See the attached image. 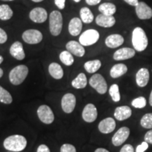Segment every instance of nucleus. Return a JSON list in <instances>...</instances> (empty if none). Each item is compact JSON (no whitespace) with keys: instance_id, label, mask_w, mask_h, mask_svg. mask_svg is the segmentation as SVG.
<instances>
[{"instance_id":"nucleus-1","label":"nucleus","mask_w":152,"mask_h":152,"mask_svg":"<svg viewBox=\"0 0 152 152\" xmlns=\"http://www.w3.org/2000/svg\"><path fill=\"white\" fill-rule=\"evenodd\" d=\"M26 146L27 140L25 137L20 134L11 135L6 138L4 141V147L9 151H21L26 149Z\"/></svg>"},{"instance_id":"nucleus-2","label":"nucleus","mask_w":152,"mask_h":152,"mask_svg":"<svg viewBox=\"0 0 152 152\" xmlns=\"http://www.w3.org/2000/svg\"><path fill=\"white\" fill-rule=\"evenodd\" d=\"M132 42L134 50L143 52L148 46V39L145 32L142 28H135L132 32Z\"/></svg>"},{"instance_id":"nucleus-3","label":"nucleus","mask_w":152,"mask_h":152,"mask_svg":"<svg viewBox=\"0 0 152 152\" xmlns=\"http://www.w3.org/2000/svg\"><path fill=\"white\" fill-rule=\"evenodd\" d=\"M28 75V68L25 65L14 67L9 73V80L14 85H19L23 83Z\"/></svg>"},{"instance_id":"nucleus-4","label":"nucleus","mask_w":152,"mask_h":152,"mask_svg":"<svg viewBox=\"0 0 152 152\" xmlns=\"http://www.w3.org/2000/svg\"><path fill=\"white\" fill-rule=\"evenodd\" d=\"M63 16L58 11H53L49 15V30L53 36H58L61 33Z\"/></svg>"},{"instance_id":"nucleus-5","label":"nucleus","mask_w":152,"mask_h":152,"mask_svg":"<svg viewBox=\"0 0 152 152\" xmlns=\"http://www.w3.org/2000/svg\"><path fill=\"white\" fill-rule=\"evenodd\" d=\"M99 36L97 30L94 29L87 30L80 36L79 42L84 47L91 46L99 40Z\"/></svg>"},{"instance_id":"nucleus-6","label":"nucleus","mask_w":152,"mask_h":152,"mask_svg":"<svg viewBox=\"0 0 152 152\" xmlns=\"http://www.w3.org/2000/svg\"><path fill=\"white\" fill-rule=\"evenodd\" d=\"M90 85L99 94H104L107 91V83L104 77L100 74H94L90 77L89 81Z\"/></svg>"},{"instance_id":"nucleus-7","label":"nucleus","mask_w":152,"mask_h":152,"mask_svg":"<svg viewBox=\"0 0 152 152\" xmlns=\"http://www.w3.org/2000/svg\"><path fill=\"white\" fill-rule=\"evenodd\" d=\"M22 39L25 42L29 45H37L42 40L43 35L39 30L29 29L23 32Z\"/></svg>"},{"instance_id":"nucleus-8","label":"nucleus","mask_w":152,"mask_h":152,"mask_svg":"<svg viewBox=\"0 0 152 152\" xmlns=\"http://www.w3.org/2000/svg\"><path fill=\"white\" fill-rule=\"evenodd\" d=\"M37 115L42 122L45 124H51L54 121V115L52 110L47 105H42L38 108Z\"/></svg>"},{"instance_id":"nucleus-9","label":"nucleus","mask_w":152,"mask_h":152,"mask_svg":"<svg viewBox=\"0 0 152 152\" xmlns=\"http://www.w3.org/2000/svg\"><path fill=\"white\" fill-rule=\"evenodd\" d=\"M76 105V98L75 95L68 93L64 95L61 99V107L63 111L66 113H71L75 109Z\"/></svg>"},{"instance_id":"nucleus-10","label":"nucleus","mask_w":152,"mask_h":152,"mask_svg":"<svg viewBox=\"0 0 152 152\" xmlns=\"http://www.w3.org/2000/svg\"><path fill=\"white\" fill-rule=\"evenodd\" d=\"M48 14L46 9L42 7H36L30 11L29 18L32 21L36 23H42L47 20Z\"/></svg>"},{"instance_id":"nucleus-11","label":"nucleus","mask_w":152,"mask_h":152,"mask_svg":"<svg viewBox=\"0 0 152 152\" xmlns=\"http://www.w3.org/2000/svg\"><path fill=\"white\" fill-rule=\"evenodd\" d=\"M130 129L127 127H122L115 133L112 137V143L115 147L122 145L130 135Z\"/></svg>"},{"instance_id":"nucleus-12","label":"nucleus","mask_w":152,"mask_h":152,"mask_svg":"<svg viewBox=\"0 0 152 152\" xmlns=\"http://www.w3.org/2000/svg\"><path fill=\"white\" fill-rule=\"evenodd\" d=\"M97 115V109L92 104H87L82 113V117L87 123H92L96 121Z\"/></svg>"},{"instance_id":"nucleus-13","label":"nucleus","mask_w":152,"mask_h":152,"mask_svg":"<svg viewBox=\"0 0 152 152\" xmlns=\"http://www.w3.org/2000/svg\"><path fill=\"white\" fill-rule=\"evenodd\" d=\"M137 16L141 20H147L152 17V10L147 4L141 1L135 7Z\"/></svg>"},{"instance_id":"nucleus-14","label":"nucleus","mask_w":152,"mask_h":152,"mask_svg":"<svg viewBox=\"0 0 152 152\" xmlns=\"http://www.w3.org/2000/svg\"><path fill=\"white\" fill-rule=\"evenodd\" d=\"M66 49L72 54L77 57H83L85 54L84 46H83L78 42L74 40L69 41L66 44Z\"/></svg>"},{"instance_id":"nucleus-15","label":"nucleus","mask_w":152,"mask_h":152,"mask_svg":"<svg viewBox=\"0 0 152 152\" xmlns=\"http://www.w3.org/2000/svg\"><path fill=\"white\" fill-rule=\"evenodd\" d=\"M9 52H10L11 56L17 60H23L26 57V54H25L22 43L18 41L15 42L11 45L10 49H9Z\"/></svg>"},{"instance_id":"nucleus-16","label":"nucleus","mask_w":152,"mask_h":152,"mask_svg":"<svg viewBox=\"0 0 152 152\" xmlns=\"http://www.w3.org/2000/svg\"><path fill=\"white\" fill-rule=\"evenodd\" d=\"M115 121L112 118H106L102 120L99 124V130L104 134H109L113 132L115 128Z\"/></svg>"},{"instance_id":"nucleus-17","label":"nucleus","mask_w":152,"mask_h":152,"mask_svg":"<svg viewBox=\"0 0 152 152\" xmlns=\"http://www.w3.org/2000/svg\"><path fill=\"white\" fill-rule=\"evenodd\" d=\"M135 55V51L132 48L125 47L120 49L114 53L113 59L116 61H123L132 58Z\"/></svg>"},{"instance_id":"nucleus-18","label":"nucleus","mask_w":152,"mask_h":152,"mask_svg":"<svg viewBox=\"0 0 152 152\" xmlns=\"http://www.w3.org/2000/svg\"><path fill=\"white\" fill-rule=\"evenodd\" d=\"M83 28V21L77 17L73 18L68 24V32L72 36H77L81 33Z\"/></svg>"},{"instance_id":"nucleus-19","label":"nucleus","mask_w":152,"mask_h":152,"mask_svg":"<svg viewBox=\"0 0 152 152\" xmlns=\"http://www.w3.org/2000/svg\"><path fill=\"white\" fill-rule=\"evenodd\" d=\"M124 42V38L119 34L110 35L105 39V44L108 47L111 49L116 48L122 45Z\"/></svg>"},{"instance_id":"nucleus-20","label":"nucleus","mask_w":152,"mask_h":152,"mask_svg":"<svg viewBox=\"0 0 152 152\" xmlns=\"http://www.w3.org/2000/svg\"><path fill=\"white\" fill-rule=\"evenodd\" d=\"M149 80V72L147 68H142L136 74V83L139 87H144Z\"/></svg>"},{"instance_id":"nucleus-21","label":"nucleus","mask_w":152,"mask_h":152,"mask_svg":"<svg viewBox=\"0 0 152 152\" xmlns=\"http://www.w3.org/2000/svg\"><path fill=\"white\" fill-rule=\"evenodd\" d=\"M96 23L103 28H111L115 23V19L113 16L99 14L96 18Z\"/></svg>"},{"instance_id":"nucleus-22","label":"nucleus","mask_w":152,"mask_h":152,"mask_svg":"<svg viewBox=\"0 0 152 152\" xmlns=\"http://www.w3.org/2000/svg\"><path fill=\"white\" fill-rule=\"evenodd\" d=\"M132 115V110L128 106L117 107L114 112V116L118 121H124L129 118Z\"/></svg>"},{"instance_id":"nucleus-23","label":"nucleus","mask_w":152,"mask_h":152,"mask_svg":"<svg viewBox=\"0 0 152 152\" xmlns=\"http://www.w3.org/2000/svg\"><path fill=\"white\" fill-rule=\"evenodd\" d=\"M49 73L53 78L60 80L64 77V70L57 63H52L49 66Z\"/></svg>"},{"instance_id":"nucleus-24","label":"nucleus","mask_w":152,"mask_h":152,"mask_svg":"<svg viewBox=\"0 0 152 152\" xmlns=\"http://www.w3.org/2000/svg\"><path fill=\"white\" fill-rule=\"evenodd\" d=\"M128 67L123 64H118L114 65L110 71V75L113 78H118L127 73Z\"/></svg>"},{"instance_id":"nucleus-25","label":"nucleus","mask_w":152,"mask_h":152,"mask_svg":"<svg viewBox=\"0 0 152 152\" xmlns=\"http://www.w3.org/2000/svg\"><path fill=\"white\" fill-rule=\"evenodd\" d=\"M72 86L75 89H83L87 86V80L86 75L83 73H80L75 79L72 81Z\"/></svg>"},{"instance_id":"nucleus-26","label":"nucleus","mask_w":152,"mask_h":152,"mask_svg":"<svg viewBox=\"0 0 152 152\" xmlns=\"http://www.w3.org/2000/svg\"><path fill=\"white\" fill-rule=\"evenodd\" d=\"M101 14L106 16H113L116 11V7L112 3H104L99 7Z\"/></svg>"},{"instance_id":"nucleus-27","label":"nucleus","mask_w":152,"mask_h":152,"mask_svg":"<svg viewBox=\"0 0 152 152\" xmlns=\"http://www.w3.org/2000/svg\"><path fill=\"white\" fill-rule=\"evenodd\" d=\"M102 66V63L99 60L88 61L84 64V68L87 73H96Z\"/></svg>"},{"instance_id":"nucleus-28","label":"nucleus","mask_w":152,"mask_h":152,"mask_svg":"<svg viewBox=\"0 0 152 152\" xmlns=\"http://www.w3.org/2000/svg\"><path fill=\"white\" fill-rule=\"evenodd\" d=\"M80 16L81 20L85 23H91L94 20V15L87 7H83L80 11Z\"/></svg>"},{"instance_id":"nucleus-29","label":"nucleus","mask_w":152,"mask_h":152,"mask_svg":"<svg viewBox=\"0 0 152 152\" xmlns=\"http://www.w3.org/2000/svg\"><path fill=\"white\" fill-rule=\"evenodd\" d=\"M13 12L11 7L7 4L0 5V19L1 20H8L12 18Z\"/></svg>"},{"instance_id":"nucleus-30","label":"nucleus","mask_w":152,"mask_h":152,"mask_svg":"<svg viewBox=\"0 0 152 152\" xmlns=\"http://www.w3.org/2000/svg\"><path fill=\"white\" fill-rule=\"evenodd\" d=\"M59 59L64 65L71 66L74 63V58L72 56V54L67 50L63 51L59 54Z\"/></svg>"},{"instance_id":"nucleus-31","label":"nucleus","mask_w":152,"mask_h":152,"mask_svg":"<svg viewBox=\"0 0 152 152\" xmlns=\"http://www.w3.org/2000/svg\"><path fill=\"white\" fill-rule=\"evenodd\" d=\"M12 102L13 98L10 93L0 86V102L5 104H10L12 103Z\"/></svg>"},{"instance_id":"nucleus-32","label":"nucleus","mask_w":152,"mask_h":152,"mask_svg":"<svg viewBox=\"0 0 152 152\" xmlns=\"http://www.w3.org/2000/svg\"><path fill=\"white\" fill-rule=\"evenodd\" d=\"M109 94L113 102H118L121 100V94H120L118 85L116 84L112 85L109 89Z\"/></svg>"},{"instance_id":"nucleus-33","label":"nucleus","mask_w":152,"mask_h":152,"mask_svg":"<svg viewBox=\"0 0 152 152\" xmlns=\"http://www.w3.org/2000/svg\"><path fill=\"white\" fill-rule=\"evenodd\" d=\"M140 124L144 128L152 129V113L145 114L142 118Z\"/></svg>"},{"instance_id":"nucleus-34","label":"nucleus","mask_w":152,"mask_h":152,"mask_svg":"<svg viewBox=\"0 0 152 152\" xmlns=\"http://www.w3.org/2000/svg\"><path fill=\"white\" fill-rule=\"evenodd\" d=\"M146 105H147V101L144 96H140V97L134 99L132 102V106L137 109H142L145 107Z\"/></svg>"},{"instance_id":"nucleus-35","label":"nucleus","mask_w":152,"mask_h":152,"mask_svg":"<svg viewBox=\"0 0 152 152\" xmlns=\"http://www.w3.org/2000/svg\"><path fill=\"white\" fill-rule=\"evenodd\" d=\"M60 152H76V149L72 144H64L61 147Z\"/></svg>"},{"instance_id":"nucleus-36","label":"nucleus","mask_w":152,"mask_h":152,"mask_svg":"<svg viewBox=\"0 0 152 152\" xmlns=\"http://www.w3.org/2000/svg\"><path fill=\"white\" fill-rule=\"evenodd\" d=\"M8 36L6 32L2 28H0V44H4L7 41Z\"/></svg>"},{"instance_id":"nucleus-37","label":"nucleus","mask_w":152,"mask_h":152,"mask_svg":"<svg viewBox=\"0 0 152 152\" xmlns=\"http://www.w3.org/2000/svg\"><path fill=\"white\" fill-rule=\"evenodd\" d=\"M148 143L146 142H143L140 145H138L136 149V152H144L148 149Z\"/></svg>"},{"instance_id":"nucleus-38","label":"nucleus","mask_w":152,"mask_h":152,"mask_svg":"<svg viewBox=\"0 0 152 152\" xmlns=\"http://www.w3.org/2000/svg\"><path fill=\"white\" fill-rule=\"evenodd\" d=\"M55 5L58 7L60 10H63L65 8L66 0H54Z\"/></svg>"},{"instance_id":"nucleus-39","label":"nucleus","mask_w":152,"mask_h":152,"mask_svg":"<svg viewBox=\"0 0 152 152\" xmlns=\"http://www.w3.org/2000/svg\"><path fill=\"white\" fill-rule=\"evenodd\" d=\"M120 152H134V148L131 144H125L121 148Z\"/></svg>"},{"instance_id":"nucleus-40","label":"nucleus","mask_w":152,"mask_h":152,"mask_svg":"<svg viewBox=\"0 0 152 152\" xmlns=\"http://www.w3.org/2000/svg\"><path fill=\"white\" fill-rule=\"evenodd\" d=\"M144 140L148 144H152V130H150L146 133L145 136H144Z\"/></svg>"},{"instance_id":"nucleus-41","label":"nucleus","mask_w":152,"mask_h":152,"mask_svg":"<svg viewBox=\"0 0 152 152\" xmlns=\"http://www.w3.org/2000/svg\"><path fill=\"white\" fill-rule=\"evenodd\" d=\"M37 152H50L49 147L45 144H41L37 148Z\"/></svg>"},{"instance_id":"nucleus-42","label":"nucleus","mask_w":152,"mask_h":152,"mask_svg":"<svg viewBox=\"0 0 152 152\" xmlns=\"http://www.w3.org/2000/svg\"><path fill=\"white\" fill-rule=\"evenodd\" d=\"M101 1H102V0H85V1H86L87 4L90 6H95L98 4H99L101 2Z\"/></svg>"},{"instance_id":"nucleus-43","label":"nucleus","mask_w":152,"mask_h":152,"mask_svg":"<svg viewBox=\"0 0 152 152\" xmlns=\"http://www.w3.org/2000/svg\"><path fill=\"white\" fill-rule=\"evenodd\" d=\"M126 3H128V4H130L131 6H136L138 4L139 1L138 0H124Z\"/></svg>"},{"instance_id":"nucleus-44","label":"nucleus","mask_w":152,"mask_h":152,"mask_svg":"<svg viewBox=\"0 0 152 152\" xmlns=\"http://www.w3.org/2000/svg\"><path fill=\"white\" fill-rule=\"evenodd\" d=\"M94 152H109L108 150L106 149H104V148H99V149L95 150Z\"/></svg>"},{"instance_id":"nucleus-45","label":"nucleus","mask_w":152,"mask_h":152,"mask_svg":"<svg viewBox=\"0 0 152 152\" xmlns=\"http://www.w3.org/2000/svg\"><path fill=\"white\" fill-rule=\"evenodd\" d=\"M149 104L152 106V91H151V94H150V96H149Z\"/></svg>"},{"instance_id":"nucleus-46","label":"nucleus","mask_w":152,"mask_h":152,"mask_svg":"<svg viewBox=\"0 0 152 152\" xmlns=\"http://www.w3.org/2000/svg\"><path fill=\"white\" fill-rule=\"evenodd\" d=\"M3 74H4V72H3V70L1 69V68H0V78H1V77L3 76Z\"/></svg>"},{"instance_id":"nucleus-47","label":"nucleus","mask_w":152,"mask_h":152,"mask_svg":"<svg viewBox=\"0 0 152 152\" xmlns=\"http://www.w3.org/2000/svg\"><path fill=\"white\" fill-rule=\"evenodd\" d=\"M32 1H34V2H36V3H37V2H41V1H44V0H32Z\"/></svg>"},{"instance_id":"nucleus-48","label":"nucleus","mask_w":152,"mask_h":152,"mask_svg":"<svg viewBox=\"0 0 152 152\" xmlns=\"http://www.w3.org/2000/svg\"><path fill=\"white\" fill-rule=\"evenodd\" d=\"M3 61H4V58L1 56V55H0V64L3 62Z\"/></svg>"},{"instance_id":"nucleus-49","label":"nucleus","mask_w":152,"mask_h":152,"mask_svg":"<svg viewBox=\"0 0 152 152\" xmlns=\"http://www.w3.org/2000/svg\"><path fill=\"white\" fill-rule=\"evenodd\" d=\"M74 1H75V2H76V3H78V2H80V1H81V0H73Z\"/></svg>"},{"instance_id":"nucleus-50","label":"nucleus","mask_w":152,"mask_h":152,"mask_svg":"<svg viewBox=\"0 0 152 152\" xmlns=\"http://www.w3.org/2000/svg\"><path fill=\"white\" fill-rule=\"evenodd\" d=\"M1 1H14V0H1Z\"/></svg>"},{"instance_id":"nucleus-51","label":"nucleus","mask_w":152,"mask_h":152,"mask_svg":"<svg viewBox=\"0 0 152 152\" xmlns=\"http://www.w3.org/2000/svg\"><path fill=\"white\" fill-rule=\"evenodd\" d=\"M9 152H13V151H9Z\"/></svg>"}]
</instances>
